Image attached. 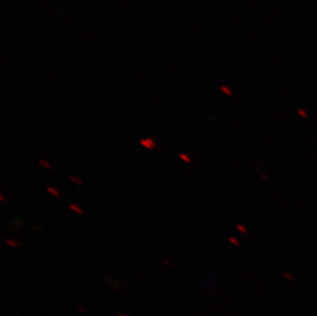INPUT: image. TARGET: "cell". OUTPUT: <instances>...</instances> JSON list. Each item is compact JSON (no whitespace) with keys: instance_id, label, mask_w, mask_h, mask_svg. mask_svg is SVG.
<instances>
[{"instance_id":"cell-9","label":"cell","mask_w":317,"mask_h":316,"mask_svg":"<svg viewBox=\"0 0 317 316\" xmlns=\"http://www.w3.org/2000/svg\"><path fill=\"white\" fill-rule=\"evenodd\" d=\"M162 262H163V264H165V265H166V266H170V264H169V262H167L166 260H163Z\"/></svg>"},{"instance_id":"cell-2","label":"cell","mask_w":317,"mask_h":316,"mask_svg":"<svg viewBox=\"0 0 317 316\" xmlns=\"http://www.w3.org/2000/svg\"><path fill=\"white\" fill-rule=\"evenodd\" d=\"M46 191L49 193V194L53 195V196H56V197H60V196H61L60 191H59L58 189H56L54 187H53V186H47V187H46Z\"/></svg>"},{"instance_id":"cell-6","label":"cell","mask_w":317,"mask_h":316,"mask_svg":"<svg viewBox=\"0 0 317 316\" xmlns=\"http://www.w3.org/2000/svg\"><path fill=\"white\" fill-rule=\"evenodd\" d=\"M38 163H39L42 167H44V168H46V169H51V168H53V166H51L50 162L47 161V160H45V159H39V160H38Z\"/></svg>"},{"instance_id":"cell-3","label":"cell","mask_w":317,"mask_h":316,"mask_svg":"<svg viewBox=\"0 0 317 316\" xmlns=\"http://www.w3.org/2000/svg\"><path fill=\"white\" fill-rule=\"evenodd\" d=\"M69 208L71 209V211H74V213H76V214H83V209H82L79 205H77V204H75V203H70L69 204Z\"/></svg>"},{"instance_id":"cell-5","label":"cell","mask_w":317,"mask_h":316,"mask_svg":"<svg viewBox=\"0 0 317 316\" xmlns=\"http://www.w3.org/2000/svg\"><path fill=\"white\" fill-rule=\"evenodd\" d=\"M179 158L182 160V161L186 162V163H191V162H192V160H191L190 156H189V155L187 154V153H184V152L180 153V154H179Z\"/></svg>"},{"instance_id":"cell-4","label":"cell","mask_w":317,"mask_h":316,"mask_svg":"<svg viewBox=\"0 0 317 316\" xmlns=\"http://www.w3.org/2000/svg\"><path fill=\"white\" fill-rule=\"evenodd\" d=\"M4 241H5V243H6V244H8L9 246H11V247H18V246H20V245L22 244L20 241H19V240L9 239V238H8V239H5V240H4Z\"/></svg>"},{"instance_id":"cell-7","label":"cell","mask_w":317,"mask_h":316,"mask_svg":"<svg viewBox=\"0 0 317 316\" xmlns=\"http://www.w3.org/2000/svg\"><path fill=\"white\" fill-rule=\"evenodd\" d=\"M70 180H71V182H73V183L76 184V185H78V186L83 185V182H82V181L76 176H70Z\"/></svg>"},{"instance_id":"cell-1","label":"cell","mask_w":317,"mask_h":316,"mask_svg":"<svg viewBox=\"0 0 317 316\" xmlns=\"http://www.w3.org/2000/svg\"><path fill=\"white\" fill-rule=\"evenodd\" d=\"M140 145L143 146L144 148L148 150H153V149H157V145L154 142V138H145V139H142L140 140Z\"/></svg>"},{"instance_id":"cell-10","label":"cell","mask_w":317,"mask_h":316,"mask_svg":"<svg viewBox=\"0 0 317 316\" xmlns=\"http://www.w3.org/2000/svg\"><path fill=\"white\" fill-rule=\"evenodd\" d=\"M0 201H1V202H3V201H4V197H3V195H0Z\"/></svg>"},{"instance_id":"cell-8","label":"cell","mask_w":317,"mask_h":316,"mask_svg":"<svg viewBox=\"0 0 317 316\" xmlns=\"http://www.w3.org/2000/svg\"><path fill=\"white\" fill-rule=\"evenodd\" d=\"M78 311H80V312L84 313V314H86V313H87V311H85L84 309H82V308H80V307H78Z\"/></svg>"},{"instance_id":"cell-11","label":"cell","mask_w":317,"mask_h":316,"mask_svg":"<svg viewBox=\"0 0 317 316\" xmlns=\"http://www.w3.org/2000/svg\"><path fill=\"white\" fill-rule=\"evenodd\" d=\"M118 316H127V315H125V314H119Z\"/></svg>"}]
</instances>
